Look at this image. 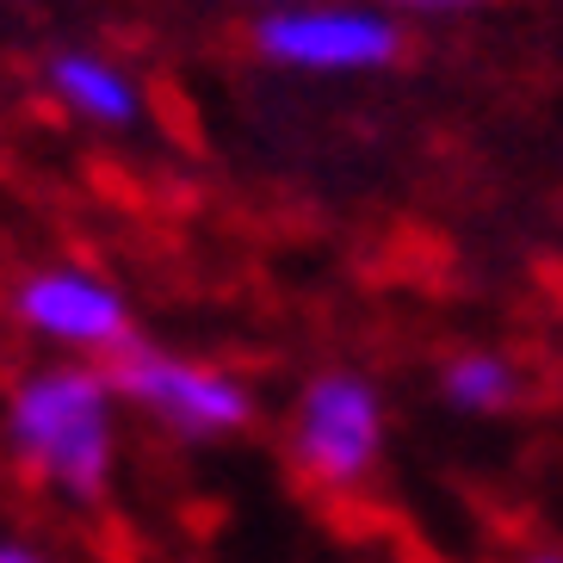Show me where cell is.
<instances>
[{
  "instance_id": "7a4b0ae2",
  "label": "cell",
  "mask_w": 563,
  "mask_h": 563,
  "mask_svg": "<svg viewBox=\"0 0 563 563\" xmlns=\"http://www.w3.org/2000/svg\"><path fill=\"white\" fill-rule=\"evenodd\" d=\"M254 51L298 75H372L402 56V32L372 7L347 0H291L254 25Z\"/></svg>"
},
{
  "instance_id": "3957f363",
  "label": "cell",
  "mask_w": 563,
  "mask_h": 563,
  "mask_svg": "<svg viewBox=\"0 0 563 563\" xmlns=\"http://www.w3.org/2000/svg\"><path fill=\"white\" fill-rule=\"evenodd\" d=\"M291 446L298 464L316 483L347 489L360 483L384 446V402L378 390L353 372H322L316 384H303L298 397V421H291Z\"/></svg>"
},
{
  "instance_id": "8992f818",
  "label": "cell",
  "mask_w": 563,
  "mask_h": 563,
  "mask_svg": "<svg viewBox=\"0 0 563 563\" xmlns=\"http://www.w3.org/2000/svg\"><path fill=\"white\" fill-rule=\"evenodd\" d=\"M51 93L75 118L100 124V131H131L136 118H143V93H136V81L118 63L93 56V51L51 56Z\"/></svg>"
},
{
  "instance_id": "9c48e42d",
  "label": "cell",
  "mask_w": 563,
  "mask_h": 563,
  "mask_svg": "<svg viewBox=\"0 0 563 563\" xmlns=\"http://www.w3.org/2000/svg\"><path fill=\"white\" fill-rule=\"evenodd\" d=\"M0 563H51V558L32 551V545H0Z\"/></svg>"
},
{
  "instance_id": "277c9868",
  "label": "cell",
  "mask_w": 563,
  "mask_h": 563,
  "mask_svg": "<svg viewBox=\"0 0 563 563\" xmlns=\"http://www.w3.org/2000/svg\"><path fill=\"white\" fill-rule=\"evenodd\" d=\"M118 390L136 409H150L162 428L192 433V440L235 433V428H249V415H254V397L230 372L180 360V353H155V347H131L118 360Z\"/></svg>"
},
{
  "instance_id": "ba28073f",
  "label": "cell",
  "mask_w": 563,
  "mask_h": 563,
  "mask_svg": "<svg viewBox=\"0 0 563 563\" xmlns=\"http://www.w3.org/2000/svg\"><path fill=\"white\" fill-rule=\"evenodd\" d=\"M397 7H415V13H452V7H477V0H397Z\"/></svg>"
},
{
  "instance_id": "5b68a950",
  "label": "cell",
  "mask_w": 563,
  "mask_h": 563,
  "mask_svg": "<svg viewBox=\"0 0 563 563\" xmlns=\"http://www.w3.org/2000/svg\"><path fill=\"white\" fill-rule=\"evenodd\" d=\"M13 316L32 334H44L56 347H81V353L124 347V334H131L124 298H118L112 285H100L93 273H81V266H44V273H32L13 291Z\"/></svg>"
},
{
  "instance_id": "8fae6325",
  "label": "cell",
  "mask_w": 563,
  "mask_h": 563,
  "mask_svg": "<svg viewBox=\"0 0 563 563\" xmlns=\"http://www.w3.org/2000/svg\"><path fill=\"white\" fill-rule=\"evenodd\" d=\"M273 7H291V0H273Z\"/></svg>"
},
{
  "instance_id": "6da1fadb",
  "label": "cell",
  "mask_w": 563,
  "mask_h": 563,
  "mask_svg": "<svg viewBox=\"0 0 563 563\" xmlns=\"http://www.w3.org/2000/svg\"><path fill=\"white\" fill-rule=\"evenodd\" d=\"M112 397L118 384L93 365H56V372H32L7 397V440L37 477H51L63 496L93 501L112 477Z\"/></svg>"
},
{
  "instance_id": "52a82bcc",
  "label": "cell",
  "mask_w": 563,
  "mask_h": 563,
  "mask_svg": "<svg viewBox=\"0 0 563 563\" xmlns=\"http://www.w3.org/2000/svg\"><path fill=\"white\" fill-rule=\"evenodd\" d=\"M452 409H471V415H496L514 402V365L501 353H459L440 378Z\"/></svg>"
},
{
  "instance_id": "30bf717a",
  "label": "cell",
  "mask_w": 563,
  "mask_h": 563,
  "mask_svg": "<svg viewBox=\"0 0 563 563\" xmlns=\"http://www.w3.org/2000/svg\"><path fill=\"white\" fill-rule=\"evenodd\" d=\"M527 563H563V558H527Z\"/></svg>"
}]
</instances>
